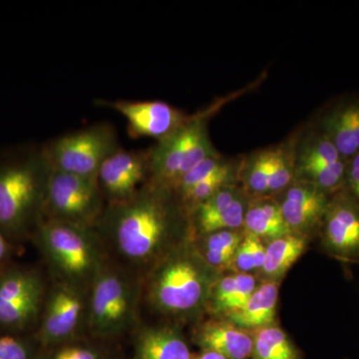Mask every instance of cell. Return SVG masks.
<instances>
[{"mask_svg": "<svg viewBox=\"0 0 359 359\" xmlns=\"http://www.w3.org/2000/svg\"><path fill=\"white\" fill-rule=\"evenodd\" d=\"M278 283L264 282L242 309L226 314V320L247 332L276 325Z\"/></svg>", "mask_w": 359, "mask_h": 359, "instance_id": "d6986e66", "label": "cell"}, {"mask_svg": "<svg viewBox=\"0 0 359 359\" xmlns=\"http://www.w3.org/2000/svg\"><path fill=\"white\" fill-rule=\"evenodd\" d=\"M42 359H122L114 344L84 337L45 351Z\"/></svg>", "mask_w": 359, "mask_h": 359, "instance_id": "d4e9b609", "label": "cell"}, {"mask_svg": "<svg viewBox=\"0 0 359 359\" xmlns=\"http://www.w3.org/2000/svg\"><path fill=\"white\" fill-rule=\"evenodd\" d=\"M238 170V164L224 159L219 154L212 156L194 167L174 186L173 190L177 196H180L205 180L219 175L236 173Z\"/></svg>", "mask_w": 359, "mask_h": 359, "instance_id": "484cf974", "label": "cell"}, {"mask_svg": "<svg viewBox=\"0 0 359 359\" xmlns=\"http://www.w3.org/2000/svg\"><path fill=\"white\" fill-rule=\"evenodd\" d=\"M190 238L165 255L143 276V302L169 323H192L208 311L222 273L205 262Z\"/></svg>", "mask_w": 359, "mask_h": 359, "instance_id": "7a4b0ae2", "label": "cell"}, {"mask_svg": "<svg viewBox=\"0 0 359 359\" xmlns=\"http://www.w3.org/2000/svg\"><path fill=\"white\" fill-rule=\"evenodd\" d=\"M244 230H222L195 237L196 247L210 266L219 273L230 269L238 245L244 238Z\"/></svg>", "mask_w": 359, "mask_h": 359, "instance_id": "7402d4cb", "label": "cell"}, {"mask_svg": "<svg viewBox=\"0 0 359 359\" xmlns=\"http://www.w3.org/2000/svg\"><path fill=\"white\" fill-rule=\"evenodd\" d=\"M275 147L257 151L238 163V181L250 197L269 195Z\"/></svg>", "mask_w": 359, "mask_h": 359, "instance_id": "603a6c76", "label": "cell"}, {"mask_svg": "<svg viewBox=\"0 0 359 359\" xmlns=\"http://www.w3.org/2000/svg\"><path fill=\"white\" fill-rule=\"evenodd\" d=\"M264 257L266 245L264 241L245 231L244 238L238 245L230 269H233V273H242L259 271L263 268Z\"/></svg>", "mask_w": 359, "mask_h": 359, "instance_id": "4316f807", "label": "cell"}, {"mask_svg": "<svg viewBox=\"0 0 359 359\" xmlns=\"http://www.w3.org/2000/svg\"><path fill=\"white\" fill-rule=\"evenodd\" d=\"M318 130L349 160L359 153V100L335 106L320 118Z\"/></svg>", "mask_w": 359, "mask_h": 359, "instance_id": "ac0fdd59", "label": "cell"}, {"mask_svg": "<svg viewBox=\"0 0 359 359\" xmlns=\"http://www.w3.org/2000/svg\"><path fill=\"white\" fill-rule=\"evenodd\" d=\"M51 172L44 146L14 155L0 164V231L6 238L23 237L36 230L43 219Z\"/></svg>", "mask_w": 359, "mask_h": 359, "instance_id": "277c9868", "label": "cell"}, {"mask_svg": "<svg viewBox=\"0 0 359 359\" xmlns=\"http://www.w3.org/2000/svg\"><path fill=\"white\" fill-rule=\"evenodd\" d=\"M252 359H302L299 351L285 330L276 325L250 332Z\"/></svg>", "mask_w": 359, "mask_h": 359, "instance_id": "cb8c5ba5", "label": "cell"}, {"mask_svg": "<svg viewBox=\"0 0 359 359\" xmlns=\"http://www.w3.org/2000/svg\"><path fill=\"white\" fill-rule=\"evenodd\" d=\"M193 359H228L221 354L210 351H201L200 353L195 354Z\"/></svg>", "mask_w": 359, "mask_h": 359, "instance_id": "4dcf8cb0", "label": "cell"}, {"mask_svg": "<svg viewBox=\"0 0 359 359\" xmlns=\"http://www.w3.org/2000/svg\"><path fill=\"white\" fill-rule=\"evenodd\" d=\"M97 105L117 111L127 120L132 138L151 137L157 141L176 131L189 115L161 101H96Z\"/></svg>", "mask_w": 359, "mask_h": 359, "instance_id": "5bb4252c", "label": "cell"}, {"mask_svg": "<svg viewBox=\"0 0 359 359\" xmlns=\"http://www.w3.org/2000/svg\"><path fill=\"white\" fill-rule=\"evenodd\" d=\"M9 245L4 233L0 231V264L4 263V259L8 256Z\"/></svg>", "mask_w": 359, "mask_h": 359, "instance_id": "f546056e", "label": "cell"}, {"mask_svg": "<svg viewBox=\"0 0 359 359\" xmlns=\"http://www.w3.org/2000/svg\"><path fill=\"white\" fill-rule=\"evenodd\" d=\"M215 110L216 106L189 116L176 131L148 149L150 180L173 189L194 167L219 155L208 131V120Z\"/></svg>", "mask_w": 359, "mask_h": 359, "instance_id": "8992f818", "label": "cell"}, {"mask_svg": "<svg viewBox=\"0 0 359 359\" xmlns=\"http://www.w3.org/2000/svg\"><path fill=\"white\" fill-rule=\"evenodd\" d=\"M107 203L95 178L52 169L43 204V219L97 229Z\"/></svg>", "mask_w": 359, "mask_h": 359, "instance_id": "ba28073f", "label": "cell"}, {"mask_svg": "<svg viewBox=\"0 0 359 359\" xmlns=\"http://www.w3.org/2000/svg\"><path fill=\"white\" fill-rule=\"evenodd\" d=\"M47 287L36 269L13 268L0 275V327L22 332L39 323Z\"/></svg>", "mask_w": 359, "mask_h": 359, "instance_id": "30bf717a", "label": "cell"}, {"mask_svg": "<svg viewBox=\"0 0 359 359\" xmlns=\"http://www.w3.org/2000/svg\"><path fill=\"white\" fill-rule=\"evenodd\" d=\"M54 171L95 178L104 162L117 152L119 138L109 123H96L44 146Z\"/></svg>", "mask_w": 359, "mask_h": 359, "instance_id": "52a82bcc", "label": "cell"}, {"mask_svg": "<svg viewBox=\"0 0 359 359\" xmlns=\"http://www.w3.org/2000/svg\"><path fill=\"white\" fill-rule=\"evenodd\" d=\"M193 340L201 351H214L228 359H248L252 356V337L229 320H211L201 323Z\"/></svg>", "mask_w": 359, "mask_h": 359, "instance_id": "e0dca14e", "label": "cell"}, {"mask_svg": "<svg viewBox=\"0 0 359 359\" xmlns=\"http://www.w3.org/2000/svg\"><path fill=\"white\" fill-rule=\"evenodd\" d=\"M308 245V236L289 233L269 242L263 268L259 271L264 282L280 283L304 254Z\"/></svg>", "mask_w": 359, "mask_h": 359, "instance_id": "44dd1931", "label": "cell"}, {"mask_svg": "<svg viewBox=\"0 0 359 359\" xmlns=\"http://www.w3.org/2000/svg\"><path fill=\"white\" fill-rule=\"evenodd\" d=\"M280 194L282 198L276 199L292 233L309 236L320 228L332 196L311 182L297 179Z\"/></svg>", "mask_w": 359, "mask_h": 359, "instance_id": "9a60e30c", "label": "cell"}, {"mask_svg": "<svg viewBox=\"0 0 359 359\" xmlns=\"http://www.w3.org/2000/svg\"><path fill=\"white\" fill-rule=\"evenodd\" d=\"M243 230L268 242L292 233L283 219L280 202L271 195L250 198Z\"/></svg>", "mask_w": 359, "mask_h": 359, "instance_id": "ffe728a7", "label": "cell"}, {"mask_svg": "<svg viewBox=\"0 0 359 359\" xmlns=\"http://www.w3.org/2000/svg\"><path fill=\"white\" fill-rule=\"evenodd\" d=\"M320 229L327 254L344 262L359 259V201L344 189L330 197Z\"/></svg>", "mask_w": 359, "mask_h": 359, "instance_id": "7c38bea8", "label": "cell"}, {"mask_svg": "<svg viewBox=\"0 0 359 359\" xmlns=\"http://www.w3.org/2000/svg\"><path fill=\"white\" fill-rule=\"evenodd\" d=\"M131 359H193L190 346L180 325L141 323L132 334Z\"/></svg>", "mask_w": 359, "mask_h": 359, "instance_id": "2e32d148", "label": "cell"}, {"mask_svg": "<svg viewBox=\"0 0 359 359\" xmlns=\"http://www.w3.org/2000/svg\"><path fill=\"white\" fill-rule=\"evenodd\" d=\"M115 263L144 275L195 237L191 215L173 189L149 180L131 199L107 205L96 229Z\"/></svg>", "mask_w": 359, "mask_h": 359, "instance_id": "6da1fadb", "label": "cell"}, {"mask_svg": "<svg viewBox=\"0 0 359 359\" xmlns=\"http://www.w3.org/2000/svg\"><path fill=\"white\" fill-rule=\"evenodd\" d=\"M52 278L86 290L110 257L96 229L42 219L34 231Z\"/></svg>", "mask_w": 359, "mask_h": 359, "instance_id": "5b68a950", "label": "cell"}, {"mask_svg": "<svg viewBox=\"0 0 359 359\" xmlns=\"http://www.w3.org/2000/svg\"><path fill=\"white\" fill-rule=\"evenodd\" d=\"M86 290L52 278L47 287L35 339L43 351L84 339L87 320Z\"/></svg>", "mask_w": 359, "mask_h": 359, "instance_id": "9c48e42d", "label": "cell"}, {"mask_svg": "<svg viewBox=\"0 0 359 359\" xmlns=\"http://www.w3.org/2000/svg\"><path fill=\"white\" fill-rule=\"evenodd\" d=\"M347 160L320 130L297 136L294 179L311 182L328 195L344 187Z\"/></svg>", "mask_w": 359, "mask_h": 359, "instance_id": "8fae6325", "label": "cell"}, {"mask_svg": "<svg viewBox=\"0 0 359 359\" xmlns=\"http://www.w3.org/2000/svg\"><path fill=\"white\" fill-rule=\"evenodd\" d=\"M143 302V278L110 259L88 290L87 337L116 344L133 334Z\"/></svg>", "mask_w": 359, "mask_h": 359, "instance_id": "3957f363", "label": "cell"}, {"mask_svg": "<svg viewBox=\"0 0 359 359\" xmlns=\"http://www.w3.org/2000/svg\"><path fill=\"white\" fill-rule=\"evenodd\" d=\"M344 189L359 201V153L347 160Z\"/></svg>", "mask_w": 359, "mask_h": 359, "instance_id": "f1b7e54d", "label": "cell"}, {"mask_svg": "<svg viewBox=\"0 0 359 359\" xmlns=\"http://www.w3.org/2000/svg\"><path fill=\"white\" fill-rule=\"evenodd\" d=\"M151 178L148 150L119 149L99 170L97 181L107 205L131 199Z\"/></svg>", "mask_w": 359, "mask_h": 359, "instance_id": "4fadbf2b", "label": "cell"}, {"mask_svg": "<svg viewBox=\"0 0 359 359\" xmlns=\"http://www.w3.org/2000/svg\"><path fill=\"white\" fill-rule=\"evenodd\" d=\"M44 351L36 339L15 334L0 335V359H42Z\"/></svg>", "mask_w": 359, "mask_h": 359, "instance_id": "83f0119b", "label": "cell"}]
</instances>
